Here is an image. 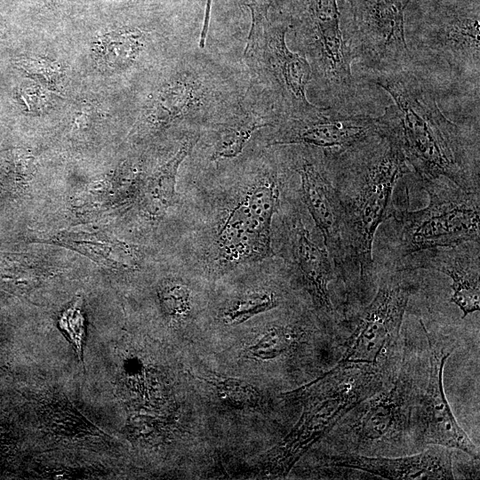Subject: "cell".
<instances>
[{
	"mask_svg": "<svg viewBox=\"0 0 480 480\" xmlns=\"http://www.w3.org/2000/svg\"><path fill=\"white\" fill-rule=\"evenodd\" d=\"M362 61L372 72L414 66L405 38L404 12L412 0H347Z\"/></svg>",
	"mask_w": 480,
	"mask_h": 480,
	"instance_id": "9",
	"label": "cell"
},
{
	"mask_svg": "<svg viewBox=\"0 0 480 480\" xmlns=\"http://www.w3.org/2000/svg\"><path fill=\"white\" fill-rule=\"evenodd\" d=\"M371 81L394 100L378 116L400 145L420 181L446 178L479 191V140L467 138L436 103L435 92L412 67L372 72Z\"/></svg>",
	"mask_w": 480,
	"mask_h": 480,
	"instance_id": "2",
	"label": "cell"
},
{
	"mask_svg": "<svg viewBox=\"0 0 480 480\" xmlns=\"http://www.w3.org/2000/svg\"><path fill=\"white\" fill-rule=\"evenodd\" d=\"M147 43L144 31L124 28L102 35L96 42L97 61L108 68H119L132 64Z\"/></svg>",
	"mask_w": 480,
	"mask_h": 480,
	"instance_id": "19",
	"label": "cell"
},
{
	"mask_svg": "<svg viewBox=\"0 0 480 480\" xmlns=\"http://www.w3.org/2000/svg\"><path fill=\"white\" fill-rule=\"evenodd\" d=\"M419 379L416 364L403 356L390 384L353 407L339 425L340 453L380 455L387 446L411 434Z\"/></svg>",
	"mask_w": 480,
	"mask_h": 480,
	"instance_id": "4",
	"label": "cell"
},
{
	"mask_svg": "<svg viewBox=\"0 0 480 480\" xmlns=\"http://www.w3.org/2000/svg\"><path fill=\"white\" fill-rule=\"evenodd\" d=\"M326 465L360 470L389 480L456 478L451 449L436 445L415 454L396 457L342 452L331 456Z\"/></svg>",
	"mask_w": 480,
	"mask_h": 480,
	"instance_id": "14",
	"label": "cell"
},
{
	"mask_svg": "<svg viewBox=\"0 0 480 480\" xmlns=\"http://www.w3.org/2000/svg\"><path fill=\"white\" fill-rule=\"evenodd\" d=\"M211 384L218 396L227 404L240 408L254 407L260 402L261 396L255 387L235 378H203Z\"/></svg>",
	"mask_w": 480,
	"mask_h": 480,
	"instance_id": "24",
	"label": "cell"
},
{
	"mask_svg": "<svg viewBox=\"0 0 480 480\" xmlns=\"http://www.w3.org/2000/svg\"><path fill=\"white\" fill-rule=\"evenodd\" d=\"M477 241L453 247H440L414 252L390 268L395 270L433 269L452 279L450 301L463 313L462 317L480 309L479 254Z\"/></svg>",
	"mask_w": 480,
	"mask_h": 480,
	"instance_id": "12",
	"label": "cell"
},
{
	"mask_svg": "<svg viewBox=\"0 0 480 480\" xmlns=\"http://www.w3.org/2000/svg\"><path fill=\"white\" fill-rule=\"evenodd\" d=\"M287 31L285 25L267 27L260 42L247 57L261 52L283 118H294L309 115L319 107L311 104L306 95L307 85L312 79L310 63L303 54L288 48Z\"/></svg>",
	"mask_w": 480,
	"mask_h": 480,
	"instance_id": "11",
	"label": "cell"
},
{
	"mask_svg": "<svg viewBox=\"0 0 480 480\" xmlns=\"http://www.w3.org/2000/svg\"><path fill=\"white\" fill-rule=\"evenodd\" d=\"M217 244L226 265L260 260L272 254L271 227L260 221L239 199L222 220Z\"/></svg>",
	"mask_w": 480,
	"mask_h": 480,
	"instance_id": "17",
	"label": "cell"
},
{
	"mask_svg": "<svg viewBox=\"0 0 480 480\" xmlns=\"http://www.w3.org/2000/svg\"><path fill=\"white\" fill-rule=\"evenodd\" d=\"M268 125L264 118L247 113L226 127L215 143L212 160L234 158L240 155L247 141L258 129Z\"/></svg>",
	"mask_w": 480,
	"mask_h": 480,
	"instance_id": "21",
	"label": "cell"
},
{
	"mask_svg": "<svg viewBox=\"0 0 480 480\" xmlns=\"http://www.w3.org/2000/svg\"><path fill=\"white\" fill-rule=\"evenodd\" d=\"M406 270L388 268L372 300L360 314L340 359L332 369L358 367L381 372L399 339L404 316L416 286Z\"/></svg>",
	"mask_w": 480,
	"mask_h": 480,
	"instance_id": "6",
	"label": "cell"
},
{
	"mask_svg": "<svg viewBox=\"0 0 480 480\" xmlns=\"http://www.w3.org/2000/svg\"><path fill=\"white\" fill-rule=\"evenodd\" d=\"M82 303V299L78 298L70 307L65 309L59 318V326L74 346L80 361L83 362L85 319Z\"/></svg>",
	"mask_w": 480,
	"mask_h": 480,
	"instance_id": "26",
	"label": "cell"
},
{
	"mask_svg": "<svg viewBox=\"0 0 480 480\" xmlns=\"http://www.w3.org/2000/svg\"><path fill=\"white\" fill-rule=\"evenodd\" d=\"M421 182L428 204L392 215L396 236L392 240L391 266L423 250L480 242V192L461 188L443 177Z\"/></svg>",
	"mask_w": 480,
	"mask_h": 480,
	"instance_id": "3",
	"label": "cell"
},
{
	"mask_svg": "<svg viewBox=\"0 0 480 480\" xmlns=\"http://www.w3.org/2000/svg\"><path fill=\"white\" fill-rule=\"evenodd\" d=\"M380 132L377 117L342 114L332 108L294 118H283L270 145H300L319 148L333 159Z\"/></svg>",
	"mask_w": 480,
	"mask_h": 480,
	"instance_id": "10",
	"label": "cell"
},
{
	"mask_svg": "<svg viewBox=\"0 0 480 480\" xmlns=\"http://www.w3.org/2000/svg\"><path fill=\"white\" fill-rule=\"evenodd\" d=\"M159 300L164 312L173 319L186 317L191 308L189 288L180 282H170L159 292Z\"/></svg>",
	"mask_w": 480,
	"mask_h": 480,
	"instance_id": "25",
	"label": "cell"
},
{
	"mask_svg": "<svg viewBox=\"0 0 480 480\" xmlns=\"http://www.w3.org/2000/svg\"><path fill=\"white\" fill-rule=\"evenodd\" d=\"M413 48L422 58L447 68L456 78L479 89V4L444 3L416 32Z\"/></svg>",
	"mask_w": 480,
	"mask_h": 480,
	"instance_id": "7",
	"label": "cell"
},
{
	"mask_svg": "<svg viewBox=\"0 0 480 480\" xmlns=\"http://www.w3.org/2000/svg\"><path fill=\"white\" fill-rule=\"evenodd\" d=\"M40 241L66 246L116 269H131L137 265L134 251L124 242L100 231L79 228L43 233Z\"/></svg>",
	"mask_w": 480,
	"mask_h": 480,
	"instance_id": "18",
	"label": "cell"
},
{
	"mask_svg": "<svg viewBox=\"0 0 480 480\" xmlns=\"http://www.w3.org/2000/svg\"><path fill=\"white\" fill-rule=\"evenodd\" d=\"M278 305L279 297L272 291L249 292L236 299L224 311L223 320L229 325L239 324Z\"/></svg>",
	"mask_w": 480,
	"mask_h": 480,
	"instance_id": "23",
	"label": "cell"
},
{
	"mask_svg": "<svg viewBox=\"0 0 480 480\" xmlns=\"http://www.w3.org/2000/svg\"><path fill=\"white\" fill-rule=\"evenodd\" d=\"M196 140V137L188 138L178 151L148 179L146 197L153 214H164L174 203L180 165L192 150Z\"/></svg>",
	"mask_w": 480,
	"mask_h": 480,
	"instance_id": "20",
	"label": "cell"
},
{
	"mask_svg": "<svg viewBox=\"0 0 480 480\" xmlns=\"http://www.w3.org/2000/svg\"><path fill=\"white\" fill-rule=\"evenodd\" d=\"M296 25L312 77L332 99L347 100L355 92L351 65L359 53L354 34L341 28L338 0H300Z\"/></svg>",
	"mask_w": 480,
	"mask_h": 480,
	"instance_id": "5",
	"label": "cell"
},
{
	"mask_svg": "<svg viewBox=\"0 0 480 480\" xmlns=\"http://www.w3.org/2000/svg\"><path fill=\"white\" fill-rule=\"evenodd\" d=\"M325 163L341 205L340 280L364 300L377 276V228L394 214L393 190L411 169L398 142L380 125L377 135Z\"/></svg>",
	"mask_w": 480,
	"mask_h": 480,
	"instance_id": "1",
	"label": "cell"
},
{
	"mask_svg": "<svg viewBox=\"0 0 480 480\" xmlns=\"http://www.w3.org/2000/svg\"><path fill=\"white\" fill-rule=\"evenodd\" d=\"M16 65L28 74L41 77L49 84H54L62 76L60 65L48 60L23 59L18 60Z\"/></svg>",
	"mask_w": 480,
	"mask_h": 480,
	"instance_id": "27",
	"label": "cell"
},
{
	"mask_svg": "<svg viewBox=\"0 0 480 480\" xmlns=\"http://www.w3.org/2000/svg\"><path fill=\"white\" fill-rule=\"evenodd\" d=\"M300 333V328L294 325H274L245 349L246 356L264 361L276 358L293 347Z\"/></svg>",
	"mask_w": 480,
	"mask_h": 480,
	"instance_id": "22",
	"label": "cell"
},
{
	"mask_svg": "<svg viewBox=\"0 0 480 480\" xmlns=\"http://www.w3.org/2000/svg\"><path fill=\"white\" fill-rule=\"evenodd\" d=\"M215 86L204 70L188 67L175 74L150 100L145 111L152 127H166L206 108Z\"/></svg>",
	"mask_w": 480,
	"mask_h": 480,
	"instance_id": "16",
	"label": "cell"
},
{
	"mask_svg": "<svg viewBox=\"0 0 480 480\" xmlns=\"http://www.w3.org/2000/svg\"><path fill=\"white\" fill-rule=\"evenodd\" d=\"M288 259L316 308L327 316L335 314L329 284L335 273L325 247L319 246L298 216L287 223Z\"/></svg>",
	"mask_w": 480,
	"mask_h": 480,
	"instance_id": "15",
	"label": "cell"
},
{
	"mask_svg": "<svg viewBox=\"0 0 480 480\" xmlns=\"http://www.w3.org/2000/svg\"><path fill=\"white\" fill-rule=\"evenodd\" d=\"M420 323L428 343V358L422 384H420L419 379L412 412L411 434L420 445L459 450L478 460V449L458 423L445 396L443 374L452 351L439 347Z\"/></svg>",
	"mask_w": 480,
	"mask_h": 480,
	"instance_id": "8",
	"label": "cell"
},
{
	"mask_svg": "<svg viewBox=\"0 0 480 480\" xmlns=\"http://www.w3.org/2000/svg\"><path fill=\"white\" fill-rule=\"evenodd\" d=\"M297 172L300 177L302 200L322 235L335 276L341 279V205L331 180L324 156L320 158L302 156Z\"/></svg>",
	"mask_w": 480,
	"mask_h": 480,
	"instance_id": "13",
	"label": "cell"
}]
</instances>
